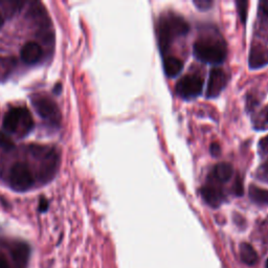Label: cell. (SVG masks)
Wrapping results in <instances>:
<instances>
[{
    "mask_svg": "<svg viewBox=\"0 0 268 268\" xmlns=\"http://www.w3.org/2000/svg\"><path fill=\"white\" fill-rule=\"evenodd\" d=\"M190 31V25L183 17L173 13L163 15L157 24V36L162 50L167 49L171 42Z\"/></svg>",
    "mask_w": 268,
    "mask_h": 268,
    "instance_id": "cell-1",
    "label": "cell"
},
{
    "mask_svg": "<svg viewBox=\"0 0 268 268\" xmlns=\"http://www.w3.org/2000/svg\"><path fill=\"white\" fill-rule=\"evenodd\" d=\"M194 55L204 63L220 64L226 57V45L222 40L215 38H202L195 42Z\"/></svg>",
    "mask_w": 268,
    "mask_h": 268,
    "instance_id": "cell-2",
    "label": "cell"
},
{
    "mask_svg": "<svg viewBox=\"0 0 268 268\" xmlns=\"http://www.w3.org/2000/svg\"><path fill=\"white\" fill-rule=\"evenodd\" d=\"M21 123L25 132L32 130L34 121L30 111L27 108H13L4 116L3 128L8 133H13L18 130Z\"/></svg>",
    "mask_w": 268,
    "mask_h": 268,
    "instance_id": "cell-3",
    "label": "cell"
},
{
    "mask_svg": "<svg viewBox=\"0 0 268 268\" xmlns=\"http://www.w3.org/2000/svg\"><path fill=\"white\" fill-rule=\"evenodd\" d=\"M34 183V176L29 167L23 163L15 164L10 171L11 187L18 192L29 190Z\"/></svg>",
    "mask_w": 268,
    "mask_h": 268,
    "instance_id": "cell-4",
    "label": "cell"
},
{
    "mask_svg": "<svg viewBox=\"0 0 268 268\" xmlns=\"http://www.w3.org/2000/svg\"><path fill=\"white\" fill-rule=\"evenodd\" d=\"M203 89V79L199 74H187L176 85V91L183 99H193L201 95Z\"/></svg>",
    "mask_w": 268,
    "mask_h": 268,
    "instance_id": "cell-5",
    "label": "cell"
},
{
    "mask_svg": "<svg viewBox=\"0 0 268 268\" xmlns=\"http://www.w3.org/2000/svg\"><path fill=\"white\" fill-rule=\"evenodd\" d=\"M229 77L225 71L221 68H212L209 71L207 85H206V97L207 98H215L220 95V92L225 88L228 84Z\"/></svg>",
    "mask_w": 268,
    "mask_h": 268,
    "instance_id": "cell-6",
    "label": "cell"
},
{
    "mask_svg": "<svg viewBox=\"0 0 268 268\" xmlns=\"http://www.w3.org/2000/svg\"><path fill=\"white\" fill-rule=\"evenodd\" d=\"M33 106L35 107L37 113L43 119L58 122L60 113L55 102L45 97H36L33 100Z\"/></svg>",
    "mask_w": 268,
    "mask_h": 268,
    "instance_id": "cell-7",
    "label": "cell"
},
{
    "mask_svg": "<svg viewBox=\"0 0 268 268\" xmlns=\"http://www.w3.org/2000/svg\"><path fill=\"white\" fill-rule=\"evenodd\" d=\"M200 194L205 202L213 207H217L221 204L224 198L223 191L215 184H206L200 190Z\"/></svg>",
    "mask_w": 268,
    "mask_h": 268,
    "instance_id": "cell-8",
    "label": "cell"
},
{
    "mask_svg": "<svg viewBox=\"0 0 268 268\" xmlns=\"http://www.w3.org/2000/svg\"><path fill=\"white\" fill-rule=\"evenodd\" d=\"M42 56V48L36 42L30 41L25 43L21 49V58L24 63L35 64Z\"/></svg>",
    "mask_w": 268,
    "mask_h": 268,
    "instance_id": "cell-9",
    "label": "cell"
},
{
    "mask_svg": "<svg viewBox=\"0 0 268 268\" xmlns=\"http://www.w3.org/2000/svg\"><path fill=\"white\" fill-rule=\"evenodd\" d=\"M248 63H249L250 68H253V69L260 68V67L268 64L267 50L260 45H256V46L251 47L250 53H249Z\"/></svg>",
    "mask_w": 268,
    "mask_h": 268,
    "instance_id": "cell-10",
    "label": "cell"
},
{
    "mask_svg": "<svg viewBox=\"0 0 268 268\" xmlns=\"http://www.w3.org/2000/svg\"><path fill=\"white\" fill-rule=\"evenodd\" d=\"M183 63L180 59L176 57H166L164 60V68L165 72L169 78H174L179 74L182 70Z\"/></svg>",
    "mask_w": 268,
    "mask_h": 268,
    "instance_id": "cell-11",
    "label": "cell"
},
{
    "mask_svg": "<svg viewBox=\"0 0 268 268\" xmlns=\"http://www.w3.org/2000/svg\"><path fill=\"white\" fill-rule=\"evenodd\" d=\"M233 173H234L233 167L230 164L221 163L215 166L213 169V177L214 179L220 182H226L231 179Z\"/></svg>",
    "mask_w": 268,
    "mask_h": 268,
    "instance_id": "cell-12",
    "label": "cell"
},
{
    "mask_svg": "<svg viewBox=\"0 0 268 268\" xmlns=\"http://www.w3.org/2000/svg\"><path fill=\"white\" fill-rule=\"evenodd\" d=\"M240 258L243 263L247 265H255L258 262V254L249 243H242L240 245Z\"/></svg>",
    "mask_w": 268,
    "mask_h": 268,
    "instance_id": "cell-13",
    "label": "cell"
},
{
    "mask_svg": "<svg viewBox=\"0 0 268 268\" xmlns=\"http://www.w3.org/2000/svg\"><path fill=\"white\" fill-rule=\"evenodd\" d=\"M249 197L258 204H268V190L251 186L249 188Z\"/></svg>",
    "mask_w": 268,
    "mask_h": 268,
    "instance_id": "cell-14",
    "label": "cell"
},
{
    "mask_svg": "<svg viewBox=\"0 0 268 268\" xmlns=\"http://www.w3.org/2000/svg\"><path fill=\"white\" fill-rule=\"evenodd\" d=\"M46 162L43 165V168H42V174L43 177H50L56 171V166H57V161H56V156L49 155L48 157L45 158Z\"/></svg>",
    "mask_w": 268,
    "mask_h": 268,
    "instance_id": "cell-15",
    "label": "cell"
},
{
    "mask_svg": "<svg viewBox=\"0 0 268 268\" xmlns=\"http://www.w3.org/2000/svg\"><path fill=\"white\" fill-rule=\"evenodd\" d=\"M0 147L5 150H11L14 148L13 140L2 132H0Z\"/></svg>",
    "mask_w": 268,
    "mask_h": 268,
    "instance_id": "cell-16",
    "label": "cell"
},
{
    "mask_svg": "<svg viewBox=\"0 0 268 268\" xmlns=\"http://www.w3.org/2000/svg\"><path fill=\"white\" fill-rule=\"evenodd\" d=\"M258 176L260 179L268 182V159L261 167H260V169L258 171Z\"/></svg>",
    "mask_w": 268,
    "mask_h": 268,
    "instance_id": "cell-17",
    "label": "cell"
},
{
    "mask_svg": "<svg viewBox=\"0 0 268 268\" xmlns=\"http://www.w3.org/2000/svg\"><path fill=\"white\" fill-rule=\"evenodd\" d=\"M237 6H238V12L241 17L242 22H245L246 14H247V10H246L247 2L246 1H239V2H237Z\"/></svg>",
    "mask_w": 268,
    "mask_h": 268,
    "instance_id": "cell-18",
    "label": "cell"
},
{
    "mask_svg": "<svg viewBox=\"0 0 268 268\" xmlns=\"http://www.w3.org/2000/svg\"><path fill=\"white\" fill-rule=\"evenodd\" d=\"M233 190L234 192V194H236L237 196L243 195V182H242L241 177H239V176H237L236 180H234V182Z\"/></svg>",
    "mask_w": 268,
    "mask_h": 268,
    "instance_id": "cell-19",
    "label": "cell"
},
{
    "mask_svg": "<svg viewBox=\"0 0 268 268\" xmlns=\"http://www.w3.org/2000/svg\"><path fill=\"white\" fill-rule=\"evenodd\" d=\"M194 4L200 10H207L212 6L213 2L208 1V0H197V1H194Z\"/></svg>",
    "mask_w": 268,
    "mask_h": 268,
    "instance_id": "cell-20",
    "label": "cell"
},
{
    "mask_svg": "<svg viewBox=\"0 0 268 268\" xmlns=\"http://www.w3.org/2000/svg\"><path fill=\"white\" fill-rule=\"evenodd\" d=\"M258 125H262L263 127L265 126V128H267L268 125V109L264 110L261 114H260L259 119H258Z\"/></svg>",
    "mask_w": 268,
    "mask_h": 268,
    "instance_id": "cell-21",
    "label": "cell"
},
{
    "mask_svg": "<svg viewBox=\"0 0 268 268\" xmlns=\"http://www.w3.org/2000/svg\"><path fill=\"white\" fill-rule=\"evenodd\" d=\"M220 151H221V148L220 146L216 144V142H213V144L211 145V153L214 155V156H218L220 154Z\"/></svg>",
    "mask_w": 268,
    "mask_h": 268,
    "instance_id": "cell-22",
    "label": "cell"
},
{
    "mask_svg": "<svg viewBox=\"0 0 268 268\" xmlns=\"http://www.w3.org/2000/svg\"><path fill=\"white\" fill-rule=\"evenodd\" d=\"M48 207V202H47V200L45 198H41L40 200V203H39V209H40V212H45L46 209Z\"/></svg>",
    "mask_w": 268,
    "mask_h": 268,
    "instance_id": "cell-23",
    "label": "cell"
},
{
    "mask_svg": "<svg viewBox=\"0 0 268 268\" xmlns=\"http://www.w3.org/2000/svg\"><path fill=\"white\" fill-rule=\"evenodd\" d=\"M0 268H8L7 259L3 255H0Z\"/></svg>",
    "mask_w": 268,
    "mask_h": 268,
    "instance_id": "cell-24",
    "label": "cell"
},
{
    "mask_svg": "<svg viewBox=\"0 0 268 268\" xmlns=\"http://www.w3.org/2000/svg\"><path fill=\"white\" fill-rule=\"evenodd\" d=\"M260 5H261V8H262V11L268 15V0H266V1H262L261 3H260Z\"/></svg>",
    "mask_w": 268,
    "mask_h": 268,
    "instance_id": "cell-25",
    "label": "cell"
},
{
    "mask_svg": "<svg viewBox=\"0 0 268 268\" xmlns=\"http://www.w3.org/2000/svg\"><path fill=\"white\" fill-rule=\"evenodd\" d=\"M3 22H4V20H3V17H2V15H1V14H0V27H1V25L3 24Z\"/></svg>",
    "mask_w": 268,
    "mask_h": 268,
    "instance_id": "cell-26",
    "label": "cell"
},
{
    "mask_svg": "<svg viewBox=\"0 0 268 268\" xmlns=\"http://www.w3.org/2000/svg\"><path fill=\"white\" fill-rule=\"evenodd\" d=\"M264 144H265L266 146H268V136L265 137V139H264Z\"/></svg>",
    "mask_w": 268,
    "mask_h": 268,
    "instance_id": "cell-27",
    "label": "cell"
},
{
    "mask_svg": "<svg viewBox=\"0 0 268 268\" xmlns=\"http://www.w3.org/2000/svg\"><path fill=\"white\" fill-rule=\"evenodd\" d=\"M265 226H266V230H267V232H268V219H267V221L265 222Z\"/></svg>",
    "mask_w": 268,
    "mask_h": 268,
    "instance_id": "cell-28",
    "label": "cell"
},
{
    "mask_svg": "<svg viewBox=\"0 0 268 268\" xmlns=\"http://www.w3.org/2000/svg\"><path fill=\"white\" fill-rule=\"evenodd\" d=\"M266 268H268V259H267V261H266Z\"/></svg>",
    "mask_w": 268,
    "mask_h": 268,
    "instance_id": "cell-29",
    "label": "cell"
}]
</instances>
